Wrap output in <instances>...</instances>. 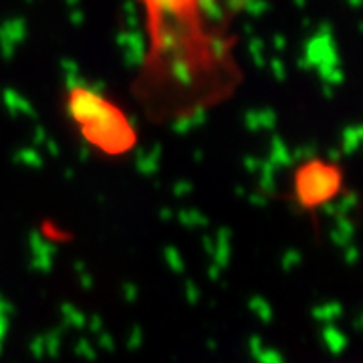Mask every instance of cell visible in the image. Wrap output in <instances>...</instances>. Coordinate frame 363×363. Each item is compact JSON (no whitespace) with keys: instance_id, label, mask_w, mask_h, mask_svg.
I'll use <instances>...</instances> for the list:
<instances>
[{"instance_id":"obj_1","label":"cell","mask_w":363,"mask_h":363,"mask_svg":"<svg viewBox=\"0 0 363 363\" xmlns=\"http://www.w3.org/2000/svg\"><path fill=\"white\" fill-rule=\"evenodd\" d=\"M67 116L81 138L101 156H125L138 143V131L131 125L125 111L89 87L69 91Z\"/></svg>"},{"instance_id":"obj_2","label":"cell","mask_w":363,"mask_h":363,"mask_svg":"<svg viewBox=\"0 0 363 363\" xmlns=\"http://www.w3.org/2000/svg\"><path fill=\"white\" fill-rule=\"evenodd\" d=\"M345 192V169L341 164L327 157L313 156L303 160L293 169L291 198L295 206L317 216L319 210L333 204Z\"/></svg>"},{"instance_id":"obj_3","label":"cell","mask_w":363,"mask_h":363,"mask_svg":"<svg viewBox=\"0 0 363 363\" xmlns=\"http://www.w3.org/2000/svg\"><path fill=\"white\" fill-rule=\"evenodd\" d=\"M350 4L353 6V9H359L363 4V0H350Z\"/></svg>"}]
</instances>
